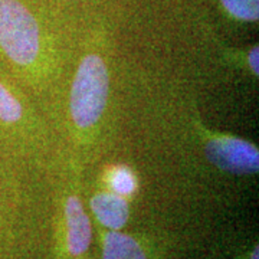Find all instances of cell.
<instances>
[{"label":"cell","mask_w":259,"mask_h":259,"mask_svg":"<svg viewBox=\"0 0 259 259\" xmlns=\"http://www.w3.org/2000/svg\"><path fill=\"white\" fill-rule=\"evenodd\" d=\"M108 87V69L101 56H85L71 90V115L76 127L90 128L98 122L107 105Z\"/></svg>","instance_id":"1"},{"label":"cell","mask_w":259,"mask_h":259,"mask_svg":"<svg viewBox=\"0 0 259 259\" xmlns=\"http://www.w3.org/2000/svg\"><path fill=\"white\" fill-rule=\"evenodd\" d=\"M0 48L18 65H30L36 59L39 28L19 0H0Z\"/></svg>","instance_id":"2"},{"label":"cell","mask_w":259,"mask_h":259,"mask_svg":"<svg viewBox=\"0 0 259 259\" xmlns=\"http://www.w3.org/2000/svg\"><path fill=\"white\" fill-rule=\"evenodd\" d=\"M209 161L225 171L235 175L258 173V148L248 141L231 136H221L206 144Z\"/></svg>","instance_id":"3"},{"label":"cell","mask_w":259,"mask_h":259,"mask_svg":"<svg viewBox=\"0 0 259 259\" xmlns=\"http://www.w3.org/2000/svg\"><path fill=\"white\" fill-rule=\"evenodd\" d=\"M64 218L66 250L71 256H79L90 248L93 232L90 218L76 196H69L66 199Z\"/></svg>","instance_id":"4"},{"label":"cell","mask_w":259,"mask_h":259,"mask_svg":"<svg viewBox=\"0 0 259 259\" xmlns=\"http://www.w3.org/2000/svg\"><path fill=\"white\" fill-rule=\"evenodd\" d=\"M91 209L98 222L110 231H120L128 222V203L120 194L110 192L97 193L91 199Z\"/></svg>","instance_id":"5"},{"label":"cell","mask_w":259,"mask_h":259,"mask_svg":"<svg viewBox=\"0 0 259 259\" xmlns=\"http://www.w3.org/2000/svg\"><path fill=\"white\" fill-rule=\"evenodd\" d=\"M102 259H147V256L133 236L120 231H110L104 238Z\"/></svg>","instance_id":"6"},{"label":"cell","mask_w":259,"mask_h":259,"mask_svg":"<svg viewBox=\"0 0 259 259\" xmlns=\"http://www.w3.org/2000/svg\"><path fill=\"white\" fill-rule=\"evenodd\" d=\"M223 8L232 16L246 20L256 22L259 18V0H221Z\"/></svg>","instance_id":"7"},{"label":"cell","mask_w":259,"mask_h":259,"mask_svg":"<svg viewBox=\"0 0 259 259\" xmlns=\"http://www.w3.org/2000/svg\"><path fill=\"white\" fill-rule=\"evenodd\" d=\"M110 185L114 193L120 194L122 197H127L130 194L136 192V179L133 176V173L130 171V168L124 166L115 167L112 170L111 176H110Z\"/></svg>","instance_id":"8"},{"label":"cell","mask_w":259,"mask_h":259,"mask_svg":"<svg viewBox=\"0 0 259 259\" xmlns=\"http://www.w3.org/2000/svg\"><path fill=\"white\" fill-rule=\"evenodd\" d=\"M22 117V105L9 90L0 83V121L15 122Z\"/></svg>","instance_id":"9"},{"label":"cell","mask_w":259,"mask_h":259,"mask_svg":"<svg viewBox=\"0 0 259 259\" xmlns=\"http://www.w3.org/2000/svg\"><path fill=\"white\" fill-rule=\"evenodd\" d=\"M258 47H255L252 51L249 52V65L252 72L255 75H258Z\"/></svg>","instance_id":"10"}]
</instances>
